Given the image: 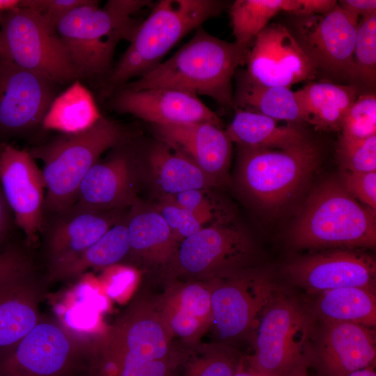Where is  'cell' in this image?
Listing matches in <instances>:
<instances>
[{
  "mask_svg": "<svg viewBox=\"0 0 376 376\" xmlns=\"http://www.w3.org/2000/svg\"><path fill=\"white\" fill-rule=\"evenodd\" d=\"M347 376H376V373L373 365L354 371Z\"/></svg>",
  "mask_w": 376,
  "mask_h": 376,
  "instance_id": "681fc988",
  "label": "cell"
},
{
  "mask_svg": "<svg viewBox=\"0 0 376 376\" xmlns=\"http://www.w3.org/2000/svg\"><path fill=\"white\" fill-rule=\"evenodd\" d=\"M129 250L127 222L122 218L73 261L49 276V280L70 279L90 268H107L125 258Z\"/></svg>",
  "mask_w": 376,
  "mask_h": 376,
  "instance_id": "4dcf8cb0",
  "label": "cell"
},
{
  "mask_svg": "<svg viewBox=\"0 0 376 376\" xmlns=\"http://www.w3.org/2000/svg\"><path fill=\"white\" fill-rule=\"evenodd\" d=\"M105 269L108 295L113 298L130 291L138 281V272L132 266L116 264Z\"/></svg>",
  "mask_w": 376,
  "mask_h": 376,
  "instance_id": "b9f144b4",
  "label": "cell"
},
{
  "mask_svg": "<svg viewBox=\"0 0 376 376\" xmlns=\"http://www.w3.org/2000/svg\"><path fill=\"white\" fill-rule=\"evenodd\" d=\"M245 75L267 86L290 88L315 77L317 71L294 34L281 24H270L249 50Z\"/></svg>",
  "mask_w": 376,
  "mask_h": 376,
  "instance_id": "2e32d148",
  "label": "cell"
},
{
  "mask_svg": "<svg viewBox=\"0 0 376 376\" xmlns=\"http://www.w3.org/2000/svg\"><path fill=\"white\" fill-rule=\"evenodd\" d=\"M0 185L16 224L29 242H35L43 224L46 185L29 150L0 144Z\"/></svg>",
  "mask_w": 376,
  "mask_h": 376,
  "instance_id": "e0dca14e",
  "label": "cell"
},
{
  "mask_svg": "<svg viewBox=\"0 0 376 376\" xmlns=\"http://www.w3.org/2000/svg\"><path fill=\"white\" fill-rule=\"evenodd\" d=\"M248 52L199 27L171 57L122 87L173 89L208 96L221 105L233 107L232 79Z\"/></svg>",
  "mask_w": 376,
  "mask_h": 376,
  "instance_id": "7a4b0ae2",
  "label": "cell"
},
{
  "mask_svg": "<svg viewBox=\"0 0 376 376\" xmlns=\"http://www.w3.org/2000/svg\"><path fill=\"white\" fill-rule=\"evenodd\" d=\"M336 152L343 171H376V135L354 141L339 139Z\"/></svg>",
  "mask_w": 376,
  "mask_h": 376,
  "instance_id": "8d00e7d4",
  "label": "cell"
},
{
  "mask_svg": "<svg viewBox=\"0 0 376 376\" xmlns=\"http://www.w3.org/2000/svg\"><path fill=\"white\" fill-rule=\"evenodd\" d=\"M233 108L256 112L276 120L304 122L295 92L290 88L260 85L245 73L240 76L233 95Z\"/></svg>",
  "mask_w": 376,
  "mask_h": 376,
  "instance_id": "f546056e",
  "label": "cell"
},
{
  "mask_svg": "<svg viewBox=\"0 0 376 376\" xmlns=\"http://www.w3.org/2000/svg\"><path fill=\"white\" fill-rule=\"evenodd\" d=\"M285 272L295 284L310 292L346 287L373 290L376 262L365 253L340 249L295 259Z\"/></svg>",
  "mask_w": 376,
  "mask_h": 376,
  "instance_id": "ac0fdd59",
  "label": "cell"
},
{
  "mask_svg": "<svg viewBox=\"0 0 376 376\" xmlns=\"http://www.w3.org/2000/svg\"><path fill=\"white\" fill-rule=\"evenodd\" d=\"M354 81L375 86L376 80V15L358 23L353 52Z\"/></svg>",
  "mask_w": 376,
  "mask_h": 376,
  "instance_id": "e575fe53",
  "label": "cell"
},
{
  "mask_svg": "<svg viewBox=\"0 0 376 376\" xmlns=\"http://www.w3.org/2000/svg\"><path fill=\"white\" fill-rule=\"evenodd\" d=\"M148 0H109L103 8L89 0L70 12L56 25L78 79L102 86L113 68L116 47L129 42L142 21L135 15L149 6Z\"/></svg>",
  "mask_w": 376,
  "mask_h": 376,
  "instance_id": "3957f363",
  "label": "cell"
},
{
  "mask_svg": "<svg viewBox=\"0 0 376 376\" xmlns=\"http://www.w3.org/2000/svg\"><path fill=\"white\" fill-rule=\"evenodd\" d=\"M297 0H236L230 9L235 43L249 51L256 36L281 11L297 12Z\"/></svg>",
  "mask_w": 376,
  "mask_h": 376,
  "instance_id": "d6a6232c",
  "label": "cell"
},
{
  "mask_svg": "<svg viewBox=\"0 0 376 376\" xmlns=\"http://www.w3.org/2000/svg\"><path fill=\"white\" fill-rule=\"evenodd\" d=\"M358 19L338 3L327 13L301 16L294 36L317 72L354 81L353 52Z\"/></svg>",
  "mask_w": 376,
  "mask_h": 376,
  "instance_id": "7c38bea8",
  "label": "cell"
},
{
  "mask_svg": "<svg viewBox=\"0 0 376 376\" xmlns=\"http://www.w3.org/2000/svg\"><path fill=\"white\" fill-rule=\"evenodd\" d=\"M346 191L361 203L376 209V171H343L340 180Z\"/></svg>",
  "mask_w": 376,
  "mask_h": 376,
  "instance_id": "ab89813d",
  "label": "cell"
},
{
  "mask_svg": "<svg viewBox=\"0 0 376 376\" xmlns=\"http://www.w3.org/2000/svg\"><path fill=\"white\" fill-rule=\"evenodd\" d=\"M304 122L316 129L340 131L343 120L358 97L354 85L311 82L295 92Z\"/></svg>",
  "mask_w": 376,
  "mask_h": 376,
  "instance_id": "484cf974",
  "label": "cell"
},
{
  "mask_svg": "<svg viewBox=\"0 0 376 376\" xmlns=\"http://www.w3.org/2000/svg\"><path fill=\"white\" fill-rule=\"evenodd\" d=\"M207 190L192 189L173 195L163 196L192 214L203 226L211 221L229 220L221 214L216 204L205 196Z\"/></svg>",
  "mask_w": 376,
  "mask_h": 376,
  "instance_id": "74e56055",
  "label": "cell"
},
{
  "mask_svg": "<svg viewBox=\"0 0 376 376\" xmlns=\"http://www.w3.org/2000/svg\"><path fill=\"white\" fill-rule=\"evenodd\" d=\"M260 317L255 352L244 358L249 367L267 376H288L311 363V322L297 303L275 294Z\"/></svg>",
  "mask_w": 376,
  "mask_h": 376,
  "instance_id": "30bf717a",
  "label": "cell"
},
{
  "mask_svg": "<svg viewBox=\"0 0 376 376\" xmlns=\"http://www.w3.org/2000/svg\"><path fill=\"white\" fill-rule=\"evenodd\" d=\"M338 6L345 11L362 19L376 15L375 0H341Z\"/></svg>",
  "mask_w": 376,
  "mask_h": 376,
  "instance_id": "ee69618b",
  "label": "cell"
},
{
  "mask_svg": "<svg viewBox=\"0 0 376 376\" xmlns=\"http://www.w3.org/2000/svg\"><path fill=\"white\" fill-rule=\"evenodd\" d=\"M90 91L77 79L52 101L42 127L64 134L83 132L102 117Z\"/></svg>",
  "mask_w": 376,
  "mask_h": 376,
  "instance_id": "f1b7e54d",
  "label": "cell"
},
{
  "mask_svg": "<svg viewBox=\"0 0 376 376\" xmlns=\"http://www.w3.org/2000/svg\"><path fill=\"white\" fill-rule=\"evenodd\" d=\"M235 115L225 130L232 143L256 148H285L301 142L308 135L298 126L279 125L265 115L235 109Z\"/></svg>",
  "mask_w": 376,
  "mask_h": 376,
  "instance_id": "83f0119b",
  "label": "cell"
},
{
  "mask_svg": "<svg viewBox=\"0 0 376 376\" xmlns=\"http://www.w3.org/2000/svg\"><path fill=\"white\" fill-rule=\"evenodd\" d=\"M253 253L243 228L230 219L221 221L183 240L162 273L166 283L226 278L248 269Z\"/></svg>",
  "mask_w": 376,
  "mask_h": 376,
  "instance_id": "ba28073f",
  "label": "cell"
},
{
  "mask_svg": "<svg viewBox=\"0 0 376 376\" xmlns=\"http://www.w3.org/2000/svg\"><path fill=\"white\" fill-rule=\"evenodd\" d=\"M310 364L299 367L292 372L288 376H312L308 373Z\"/></svg>",
  "mask_w": 376,
  "mask_h": 376,
  "instance_id": "f907efd6",
  "label": "cell"
},
{
  "mask_svg": "<svg viewBox=\"0 0 376 376\" xmlns=\"http://www.w3.org/2000/svg\"><path fill=\"white\" fill-rule=\"evenodd\" d=\"M89 0H20L19 7L33 11L48 25L56 28L58 23L72 10Z\"/></svg>",
  "mask_w": 376,
  "mask_h": 376,
  "instance_id": "60d3db41",
  "label": "cell"
},
{
  "mask_svg": "<svg viewBox=\"0 0 376 376\" xmlns=\"http://www.w3.org/2000/svg\"><path fill=\"white\" fill-rule=\"evenodd\" d=\"M10 207L0 185V240L6 233L10 221Z\"/></svg>",
  "mask_w": 376,
  "mask_h": 376,
  "instance_id": "bcb514c9",
  "label": "cell"
},
{
  "mask_svg": "<svg viewBox=\"0 0 376 376\" xmlns=\"http://www.w3.org/2000/svg\"><path fill=\"white\" fill-rule=\"evenodd\" d=\"M224 2L217 0H161L141 22L102 86V95L112 93L158 64L185 36L219 15Z\"/></svg>",
  "mask_w": 376,
  "mask_h": 376,
  "instance_id": "277c9868",
  "label": "cell"
},
{
  "mask_svg": "<svg viewBox=\"0 0 376 376\" xmlns=\"http://www.w3.org/2000/svg\"><path fill=\"white\" fill-rule=\"evenodd\" d=\"M237 180L253 202L267 208L288 202L317 168L320 148L307 136L285 148L237 146Z\"/></svg>",
  "mask_w": 376,
  "mask_h": 376,
  "instance_id": "52a82bcc",
  "label": "cell"
},
{
  "mask_svg": "<svg viewBox=\"0 0 376 376\" xmlns=\"http://www.w3.org/2000/svg\"><path fill=\"white\" fill-rule=\"evenodd\" d=\"M155 210L164 218L173 237L180 244L203 228L192 214L166 198H162Z\"/></svg>",
  "mask_w": 376,
  "mask_h": 376,
  "instance_id": "f35d334b",
  "label": "cell"
},
{
  "mask_svg": "<svg viewBox=\"0 0 376 376\" xmlns=\"http://www.w3.org/2000/svg\"><path fill=\"white\" fill-rule=\"evenodd\" d=\"M137 157L133 136L110 150L82 180L70 210L121 211L136 202Z\"/></svg>",
  "mask_w": 376,
  "mask_h": 376,
  "instance_id": "9a60e30c",
  "label": "cell"
},
{
  "mask_svg": "<svg viewBox=\"0 0 376 376\" xmlns=\"http://www.w3.org/2000/svg\"><path fill=\"white\" fill-rule=\"evenodd\" d=\"M364 325L325 321L315 354L324 376H347L373 366L376 357L375 331Z\"/></svg>",
  "mask_w": 376,
  "mask_h": 376,
  "instance_id": "7402d4cb",
  "label": "cell"
},
{
  "mask_svg": "<svg viewBox=\"0 0 376 376\" xmlns=\"http://www.w3.org/2000/svg\"><path fill=\"white\" fill-rule=\"evenodd\" d=\"M32 270L31 260L19 249H8L0 254V284Z\"/></svg>",
  "mask_w": 376,
  "mask_h": 376,
  "instance_id": "7bdbcfd3",
  "label": "cell"
},
{
  "mask_svg": "<svg viewBox=\"0 0 376 376\" xmlns=\"http://www.w3.org/2000/svg\"><path fill=\"white\" fill-rule=\"evenodd\" d=\"M339 139L354 141L376 135V96H358L346 113L340 127Z\"/></svg>",
  "mask_w": 376,
  "mask_h": 376,
  "instance_id": "d590c367",
  "label": "cell"
},
{
  "mask_svg": "<svg viewBox=\"0 0 376 376\" xmlns=\"http://www.w3.org/2000/svg\"><path fill=\"white\" fill-rule=\"evenodd\" d=\"M178 347L180 359L175 376H233L242 358L221 344L198 343Z\"/></svg>",
  "mask_w": 376,
  "mask_h": 376,
  "instance_id": "836d02e7",
  "label": "cell"
},
{
  "mask_svg": "<svg viewBox=\"0 0 376 376\" xmlns=\"http://www.w3.org/2000/svg\"><path fill=\"white\" fill-rule=\"evenodd\" d=\"M337 2L334 0H297L298 9L295 14L299 16L324 14L333 10Z\"/></svg>",
  "mask_w": 376,
  "mask_h": 376,
  "instance_id": "f6af8a7d",
  "label": "cell"
},
{
  "mask_svg": "<svg viewBox=\"0 0 376 376\" xmlns=\"http://www.w3.org/2000/svg\"><path fill=\"white\" fill-rule=\"evenodd\" d=\"M1 13H2L0 12V22H1Z\"/></svg>",
  "mask_w": 376,
  "mask_h": 376,
  "instance_id": "816d5d0a",
  "label": "cell"
},
{
  "mask_svg": "<svg viewBox=\"0 0 376 376\" xmlns=\"http://www.w3.org/2000/svg\"><path fill=\"white\" fill-rule=\"evenodd\" d=\"M147 160L152 180L162 196L216 187L192 161L159 141L149 149Z\"/></svg>",
  "mask_w": 376,
  "mask_h": 376,
  "instance_id": "4316f807",
  "label": "cell"
},
{
  "mask_svg": "<svg viewBox=\"0 0 376 376\" xmlns=\"http://www.w3.org/2000/svg\"><path fill=\"white\" fill-rule=\"evenodd\" d=\"M126 222L130 243L127 257L130 262L146 269H160L162 272L180 245L164 218L155 210L139 208L136 202Z\"/></svg>",
  "mask_w": 376,
  "mask_h": 376,
  "instance_id": "d4e9b609",
  "label": "cell"
},
{
  "mask_svg": "<svg viewBox=\"0 0 376 376\" xmlns=\"http://www.w3.org/2000/svg\"><path fill=\"white\" fill-rule=\"evenodd\" d=\"M290 237L299 248H373L375 210L362 205L340 182L329 180L311 194Z\"/></svg>",
  "mask_w": 376,
  "mask_h": 376,
  "instance_id": "8992f818",
  "label": "cell"
},
{
  "mask_svg": "<svg viewBox=\"0 0 376 376\" xmlns=\"http://www.w3.org/2000/svg\"><path fill=\"white\" fill-rule=\"evenodd\" d=\"M0 59L40 75L58 85L79 79L56 28L23 8L1 13Z\"/></svg>",
  "mask_w": 376,
  "mask_h": 376,
  "instance_id": "9c48e42d",
  "label": "cell"
},
{
  "mask_svg": "<svg viewBox=\"0 0 376 376\" xmlns=\"http://www.w3.org/2000/svg\"><path fill=\"white\" fill-rule=\"evenodd\" d=\"M233 376H267L261 374L250 367L244 362V358H242L239 367Z\"/></svg>",
  "mask_w": 376,
  "mask_h": 376,
  "instance_id": "7dc6e473",
  "label": "cell"
},
{
  "mask_svg": "<svg viewBox=\"0 0 376 376\" xmlns=\"http://www.w3.org/2000/svg\"><path fill=\"white\" fill-rule=\"evenodd\" d=\"M61 215L47 243L49 276L73 261L122 219L120 211L69 210Z\"/></svg>",
  "mask_w": 376,
  "mask_h": 376,
  "instance_id": "603a6c76",
  "label": "cell"
},
{
  "mask_svg": "<svg viewBox=\"0 0 376 376\" xmlns=\"http://www.w3.org/2000/svg\"><path fill=\"white\" fill-rule=\"evenodd\" d=\"M154 301L136 299L90 342L86 376H175L180 353Z\"/></svg>",
  "mask_w": 376,
  "mask_h": 376,
  "instance_id": "6da1fadb",
  "label": "cell"
},
{
  "mask_svg": "<svg viewBox=\"0 0 376 376\" xmlns=\"http://www.w3.org/2000/svg\"><path fill=\"white\" fill-rule=\"evenodd\" d=\"M43 295L44 288L33 270L0 284V359L40 321Z\"/></svg>",
  "mask_w": 376,
  "mask_h": 376,
  "instance_id": "cb8c5ba5",
  "label": "cell"
},
{
  "mask_svg": "<svg viewBox=\"0 0 376 376\" xmlns=\"http://www.w3.org/2000/svg\"><path fill=\"white\" fill-rule=\"evenodd\" d=\"M316 308L324 321L347 322L372 328L376 324V298L371 289L346 287L322 292Z\"/></svg>",
  "mask_w": 376,
  "mask_h": 376,
  "instance_id": "1f68e13d",
  "label": "cell"
},
{
  "mask_svg": "<svg viewBox=\"0 0 376 376\" xmlns=\"http://www.w3.org/2000/svg\"><path fill=\"white\" fill-rule=\"evenodd\" d=\"M58 84L0 59V136H26L42 127Z\"/></svg>",
  "mask_w": 376,
  "mask_h": 376,
  "instance_id": "4fadbf2b",
  "label": "cell"
},
{
  "mask_svg": "<svg viewBox=\"0 0 376 376\" xmlns=\"http://www.w3.org/2000/svg\"><path fill=\"white\" fill-rule=\"evenodd\" d=\"M213 280L168 282L155 301L160 318L172 338L187 345L199 343L213 324L211 290Z\"/></svg>",
  "mask_w": 376,
  "mask_h": 376,
  "instance_id": "44dd1931",
  "label": "cell"
},
{
  "mask_svg": "<svg viewBox=\"0 0 376 376\" xmlns=\"http://www.w3.org/2000/svg\"><path fill=\"white\" fill-rule=\"evenodd\" d=\"M109 108L129 113L152 125L208 122L221 119L197 96L169 88L139 91L120 88L109 96Z\"/></svg>",
  "mask_w": 376,
  "mask_h": 376,
  "instance_id": "d6986e66",
  "label": "cell"
},
{
  "mask_svg": "<svg viewBox=\"0 0 376 376\" xmlns=\"http://www.w3.org/2000/svg\"><path fill=\"white\" fill-rule=\"evenodd\" d=\"M270 279L249 269L213 279L211 304L217 333L230 340L246 334L275 295Z\"/></svg>",
  "mask_w": 376,
  "mask_h": 376,
  "instance_id": "5bb4252c",
  "label": "cell"
},
{
  "mask_svg": "<svg viewBox=\"0 0 376 376\" xmlns=\"http://www.w3.org/2000/svg\"><path fill=\"white\" fill-rule=\"evenodd\" d=\"M90 342L43 318L0 359V376H75L86 365Z\"/></svg>",
  "mask_w": 376,
  "mask_h": 376,
  "instance_id": "8fae6325",
  "label": "cell"
},
{
  "mask_svg": "<svg viewBox=\"0 0 376 376\" xmlns=\"http://www.w3.org/2000/svg\"><path fill=\"white\" fill-rule=\"evenodd\" d=\"M19 0H0V12L11 10L19 7Z\"/></svg>",
  "mask_w": 376,
  "mask_h": 376,
  "instance_id": "c3c4849f",
  "label": "cell"
},
{
  "mask_svg": "<svg viewBox=\"0 0 376 376\" xmlns=\"http://www.w3.org/2000/svg\"><path fill=\"white\" fill-rule=\"evenodd\" d=\"M120 123L103 116L90 129L57 136L29 152L43 162L47 194L45 210L63 214L75 204L79 185L106 151L132 137Z\"/></svg>",
  "mask_w": 376,
  "mask_h": 376,
  "instance_id": "5b68a950",
  "label": "cell"
},
{
  "mask_svg": "<svg viewBox=\"0 0 376 376\" xmlns=\"http://www.w3.org/2000/svg\"><path fill=\"white\" fill-rule=\"evenodd\" d=\"M152 125L158 141L192 161L215 186L228 182L232 142L221 125L208 122Z\"/></svg>",
  "mask_w": 376,
  "mask_h": 376,
  "instance_id": "ffe728a7",
  "label": "cell"
}]
</instances>
